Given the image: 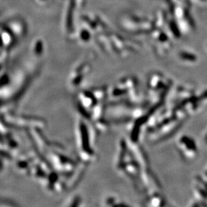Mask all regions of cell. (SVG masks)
<instances>
[{"label":"cell","mask_w":207,"mask_h":207,"mask_svg":"<svg viewBox=\"0 0 207 207\" xmlns=\"http://www.w3.org/2000/svg\"><path fill=\"white\" fill-rule=\"evenodd\" d=\"M178 148L184 156L192 158L197 153L196 144L192 138L188 136H182L178 140Z\"/></svg>","instance_id":"1"},{"label":"cell","mask_w":207,"mask_h":207,"mask_svg":"<svg viewBox=\"0 0 207 207\" xmlns=\"http://www.w3.org/2000/svg\"><path fill=\"white\" fill-rule=\"evenodd\" d=\"M204 140H205V142H206V144H207V134H206V136H205V138H204Z\"/></svg>","instance_id":"2"},{"label":"cell","mask_w":207,"mask_h":207,"mask_svg":"<svg viewBox=\"0 0 207 207\" xmlns=\"http://www.w3.org/2000/svg\"><path fill=\"white\" fill-rule=\"evenodd\" d=\"M206 176H207V172H206Z\"/></svg>","instance_id":"3"}]
</instances>
